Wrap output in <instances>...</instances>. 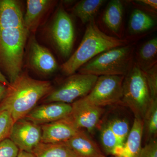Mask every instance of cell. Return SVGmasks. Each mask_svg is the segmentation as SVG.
<instances>
[{"mask_svg": "<svg viewBox=\"0 0 157 157\" xmlns=\"http://www.w3.org/2000/svg\"><path fill=\"white\" fill-rule=\"evenodd\" d=\"M155 23L154 17L151 13L143 9H134L129 18V32L133 36L146 33L153 29Z\"/></svg>", "mask_w": 157, "mask_h": 157, "instance_id": "18", "label": "cell"}, {"mask_svg": "<svg viewBox=\"0 0 157 157\" xmlns=\"http://www.w3.org/2000/svg\"><path fill=\"white\" fill-rule=\"evenodd\" d=\"M52 89L50 81L34 79L21 72L8 86L0 103V111L9 112L14 122L24 118Z\"/></svg>", "mask_w": 157, "mask_h": 157, "instance_id": "2", "label": "cell"}, {"mask_svg": "<svg viewBox=\"0 0 157 157\" xmlns=\"http://www.w3.org/2000/svg\"><path fill=\"white\" fill-rule=\"evenodd\" d=\"M124 6L120 0L109 2L104 11L102 20L107 28L121 39L123 21Z\"/></svg>", "mask_w": 157, "mask_h": 157, "instance_id": "17", "label": "cell"}, {"mask_svg": "<svg viewBox=\"0 0 157 157\" xmlns=\"http://www.w3.org/2000/svg\"><path fill=\"white\" fill-rule=\"evenodd\" d=\"M135 3L137 5H139L141 8L146 9L147 12L155 13L157 9V1L156 0H138L135 1Z\"/></svg>", "mask_w": 157, "mask_h": 157, "instance_id": "29", "label": "cell"}, {"mask_svg": "<svg viewBox=\"0 0 157 157\" xmlns=\"http://www.w3.org/2000/svg\"><path fill=\"white\" fill-rule=\"evenodd\" d=\"M98 76L77 73L70 75L43 99L45 103L62 102L71 104L87 95L92 89Z\"/></svg>", "mask_w": 157, "mask_h": 157, "instance_id": "6", "label": "cell"}, {"mask_svg": "<svg viewBox=\"0 0 157 157\" xmlns=\"http://www.w3.org/2000/svg\"><path fill=\"white\" fill-rule=\"evenodd\" d=\"M21 6L15 0H0V72L12 83L21 73L29 32Z\"/></svg>", "mask_w": 157, "mask_h": 157, "instance_id": "1", "label": "cell"}, {"mask_svg": "<svg viewBox=\"0 0 157 157\" xmlns=\"http://www.w3.org/2000/svg\"><path fill=\"white\" fill-rule=\"evenodd\" d=\"M151 101L145 73L134 61L124 77L120 102L131 109L135 118L143 121Z\"/></svg>", "mask_w": 157, "mask_h": 157, "instance_id": "5", "label": "cell"}, {"mask_svg": "<svg viewBox=\"0 0 157 157\" xmlns=\"http://www.w3.org/2000/svg\"><path fill=\"white\" fill-rule=\"evenodd\" d=\"M51 37L59 53L69 58L73 50L75 29L72 18L63 7L57 9L50 28Z\"/></svg>", "mask_w": 157, "mask_h": 157, "instance_id": "8", "label": "cell"}, {"mask_svg": "<svg viewBox=\"0 0 157 157\" xmlns=\"http://www.w3.org/2000/svg\"><path fill=\"white\" fill-rule=\"evenodd\" d=\"M107 157L105 156V157Z\"/></svg>", "mask_w": 157, "mask_h": 157, "instance_id": "33", "label": "cell"}, {"mask_svg": "<svg viewBox=\"0 0 157 157\" xmlns=\"http://www.w3.org/2000/svg\"><path fill=\"white\" fill-rule=\"evenodd\" d=\"M157 38L154 37L144 42L136 52V62L145 72L157 64Z\"/></svg>", "mask_w": 157, "mask_h": 157, "instance_id": "19", "label": "cell"}, {"mask_svg": "<svg viewBox=\"0 0 157 157\" xmlns=\"http://www.w3.org/2000/svg\"><path fill=\"white\" fill-rule=\"evenodd\" d=\"M0 83L5 85L7 86H9V84H10L9 81L6 78V76H4L2 73H1V72H0Z\"/></svg>", "mask_w": 157, "mask_h": 157, "instance_id": "32", "label": "cell"}, {"mask_svg": "<svg viewBox=\"0 0 157 157\" xmlns=\"http://www.w3.org/2000/svg\"><path fill=\"white\" fill-rule=\"evenodd\" d=\"M72 111L70 115L78 129H86L93 133L99 123L103 113V107L90 104L84 99L80 98L71 104Z\"/></svg>", "mask_w": 157, "mask_h": 157, "instance_id": "10", "label": "cell"}, {"mask_svg": "<svg viewBox=\"0 0 157 157\" xmlns=\"http://www.w3.org/2000/svg\"><path fill=\"white\" fill-rule=\"evenodd\" d=\"M124 77L123 76H98L92 89L83 98L90 104L101 107L119 103Z\"/></svg>", "mask_w": 157, "mask_h": 157, "instance_id": "7", "label": "cell"}, {"mask_svg": "<svg viewBox=\"0 0 157 157\" xmlns=\"http://www.w3.org/2000/svg\"><path fill=\"white\" fill-rule=\"evenodd\" d=\"M7 87H8V86L0 83V103L3 100L5 95H6V91H7Z\"/></svg>", "mask_w": 157, "mask_h": 157, "instance_id": "30", "label": "cell"}, {"mask_svg": "<svg viewBox=\"0 0 157 157\" xmlns=\"http://www.w3.org/2000/svg\"><path fill=\"white\" fill-rule=\"evenodd\" d=\"M144 73L151 100H157V64Z\"/></svg>", "mask_w": 157, "mask_h": 157, "instance_id": "26", "label": "cell"}, {"mask_svg": "<svg viewBox=\"0 0 157 157\" xmlns=\"http://www.w3.org/2000/svg\"><path fill=\"white\" fill-rule=\"evenodd\" d=\"M143 132L147 140L156 138L157 134V100L152 101L143 119Z\"/></svg>", "mask_w": 157, "mask_h": 157, "instance_id": "23", "label": "cell"}, {"mask_svg": "<svg viewBox=\"0 0 157 157\" xmlns=\"http://www.w3.org/2000/svg\"><path fill=\"white\" fill-rule=\"evenodd\" d=\"M127 39L108 36L96 24L95 19L87 24L84 36L79 46L73 55L61 67L67 76L73 75L82 66L94 57L109 49L128 44Z\"/></svg>", "mask_w": 157, "mask_h": 157, "instance_id": "3", "label": "cell"}, {"mask_svg": "<svg viewBox=\"0 0 157 157\" xmlns=\"http://www.w3.org/2000/svg\"><path fill=\"white\" fill-rule=\"evenodd\" d=\"M100 138L102 146L107 153L116 157L119 155L123 147L110 128L108 122L101 128Z\"/></svg>", "mask_w": 157, "mask_h": 157, "instance_id": "22", "label": "cell"}, {"mask_svg": "<svg viewBox=\"0 0 157 157\" xmlns=\"http://www.w3.org/2000/svg\"><path fill=\"white\" fill-rule=\"evenodd\" d=\"M32 153L36 157H77L64 143L40 142Z\"/></svg>", "mask_w": 157, "mask_h": 157, "instance_id": "21", "label": "cell"}, {"mask_svg": "<svg viewBox=\"0 0 157 157\" xmlns=\"http://www.w3.org/2000/svg\"><path fill=\"white\" fill-rule=\"evenodd\" d=\"M135 47L133 44L102 52L78 69L79 73L94 76H125L134 63Z\"/></svg>", "mask_w": 157, "mask_h": 157, "instance_id": "4", "label": "cell"}, {"mask_svg": "<svg viewBox=\"0 0 157 157\" xmlns=\"http://www.w3.org/2000/svg\"><path fill=\"white\" fill-rule=\"evenodd\" d=\"M41 142L44 143H64L80 130L73 122L70 116L59 120L41 125Z\"/></svg>", "mask_w": 157, "mask_h": 157, "instance_id": "12", "label": "cell"}, {"mask_svg": "<svg viewBox=\"0 0 157 157\" xmlns=\"http://www.w3.org/2000/svg\"><path fill=\"white\" fill-rule=\"evenodd\" d=\"M143 133V121L135 118L121 151L117 157H140Z\"/></svg>", "mask_w": 157, "mask_h": 157, "instance_id": "16", "label": "cell"}, {"mask_svg": "<svg viewBox=\"0 0 157 157\" xmlns=\"http://www.w3.org/2000/svg\"><path fill=\"white\" fill-rule=\"evenodd\" d=\"M107 122L120 143L123 147L130 131L128 122L120 117L114 118Z\"/></svg>", "mask_w": 157, "mask_h": 157, "instance_id": "24", "label": "cell"}, {"mask_svg": "<svg viewBox=\"0 0 157 157\" xmlns=\"http://www.w3.org/2000/svg\"><path fill=\"white\" fill-rule=\"evenodd\" d=\"M35 107L25 118L39 125L50 123L69 117L72 111L71 104L62 102L45 103Z\"/></svg>", "mask_w": 157, "mask_h": 157, "instance_id": "11", "label": "cell"}, {"mask_svg": "<svg viewBox=\"0 0 157 157\" xmlns=\"http://www.w3.org/2000/svg\"><path fill=\"white\" fill-rule=\"evenodd\" d=\"M14 123L9 112L5 110L0 111V142L9 137Z\"/></svg>", "mask_w": 157, "mask_h": 157, "instance_id": "25", "label": "cell"}, {"mask_svg": "<svg viewBox=\"0 0 157 157\" xmlns=\"http://www.w3.org/2000/svg\"><path fill=\"white\" fill-rule=\"evenodd\" d=\"M19 151L18 147L9 137L0 142V157H17Z\"/></svg>", "mask_w": 157, "mask_h": 157, "instance_id": "27", "label": "cell"}, {"mask_svg": "<svg viewBox=\"0 0 157 157\" xmlns=\"http://www.w3.org/2000/svg\"><path fill=\"white\" fill-rule=\"evenodd\" d=\"M64 144L77 157H104L98 145L81 130Z\"/></svg>", "mask_w": 157, "mask_h": 157, "instance_id": "14", "label": "cell"}, {"mask_svg": "<svg viewBox=\"0 0 157 157\" xmlns=\"http://www.w3.org/2000/svg\"><path fill=\"white\" fill-rule=\"evenodd\" d=\"M41 126L36 124L25 118L14 122L9 138L19 150L33 152L34 149L41 142Z\"/></svg>", "mask_w": 157, "mask_h": 157, "instance_id": "9", "label": "cell"}, {"mask_svg": "<svg viewBox=\"0 0 157 157\" xmlns=\"http://www.w3.org/2000/svg\"><path fill=\"white\" fill-rule=\"evenodd\" d=\"M17 157H36L32 152L19 150Z\"/></svg>", "mask_w": 157, "mask_h": 157, "instance_id": "31", "label": "cell"}, {"mask_svg": "<svg viewBox=\"0 0 157 157\" xmlns=\"http://www.w3.org/2000/svg\"><path fill=\"white\" fill-rule=\"evenodd\" d=\"M26 11L23 16L26 28L30 32L36 31L43 16L50 9L54 1L49 0H28Z\"/></svg>", "mask_w": 157, "mask_h": 157, "instance_id": "15", "label": "cell"}, {"mask_svg": "<svg viewBox=\"0 0 157 157\" xmlns=\"http://www.w3.org/2000/svg\"><path fill=\"white\" fill-rule=\"evenodd\" d=\"M140 157H157L156 138L149 140L145 146L142 147Z\"/></svg>", "mask_w": 157, "mask_h": 157, "instance_id": "28", "label": "cell"}, {"mask_svg": "<svg viewBox=\"0 0 157 157\" xmlns=\"http://www.w3.org/2000/svg\"><path fill=\"white\" fill-rule=\"evenodd\" d=\"M105 2L104 0H82L73 7L72 12L82 23L87 24L94 19L95 16Z\"/></svg>", "mask_w": 157, "mask_h": 157, "instance_id": "20", "label": "cell"}, {"mask_svg": "<svg viewBox=\"0 0 157 157\" xmlns=\"http://www.w3.org/2000/svg\"><path fill=\"white\" fill-rule=\"evenodd\" d=\"M30 40L29 59L31 67L43 75L54 73L58 69V64L52 54L40 45L34 36Z\"/></svg>", "mask_w": 157, "mask_h": 157, "instance_id": "13", "label": "cell"}]
</instances>
